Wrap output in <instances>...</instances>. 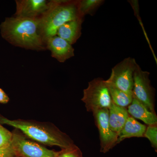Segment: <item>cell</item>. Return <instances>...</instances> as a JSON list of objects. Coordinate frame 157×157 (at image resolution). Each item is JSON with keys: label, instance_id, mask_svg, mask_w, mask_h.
<instances>
[{"label": "cell", "instance_id": "1", "mask_svg": "<svg viewBox=\"0 0 157 157\" xmlns=\"http://www.w3.org/2000/svg\"><path fill=\"white\" fill-rule=\"evenodd\" d=\"M3 38L15 46L31 50L45 49L40 18L18 17H8L0 25Z\"/></svg>", "mask_w": 157, "mask_h": 157}, {"label": "cell", "instance_id": "2", "mask_svg": "<svg viewBox=\"0 0 157 157\" xmlns=\"http://www.w3.org/2000/svg\"><path fill=\"white\" fill-rule=\"evenodd\" d=\"M0 124L14 127L32 140L50 146L67 148L74 145L70 137L53 124L33 120H10L0 115Z\"/></svg>", "mask_w": 157, "mask_h": 157}, {"label": "cell", "instance_id": "3", "mask_svg": "<svg viewBox=\"0 0 157 157\" xmlns=\"http://www.w3.org/2000/svg\"><path fill=\"white\" fill-rule=\"evenodd\" d=\"M77 5V1H53L50 9L40 18L45 42L48 38L56 36L59 28L66 22L81 17L78 15Z\"/></svg>", "mask_w": 157, "mask_h": 157}, {"label": "cell", "instance_id": "4", "mask_svg": "<svg viewBox=\"0 0 157 157\" xmlns=\"http://www.w3.org/2000/svg\"><path fill=\"white\" fill-rule=\"evenodd\" d=\"M88 112H94L103 109H109L112 101L106 81L103 78H94L89 82L83 90L82 99Z\"/></svg>", "mask_w": 157, "mask_h": 157}, {"label": "cell", "instance_id": "5", "mask_svg": "<svg viewBox=\"0 0 157 157\" xmlns=\"http://www.w3.org/2000/svg\"><path fill=\"white\" fill-rule=\"evenodd\" d=\"M150 73L143 71L137 64L133 75V97L151 112L155 109V90L151 84Z\"/></svg>", "mask_w": 157, "mask_h": 157}, {"label": "cell", "instance_id": "6", "mask_svg": "<svg viewBox=\"0 0 157 157\" xmlns=\"http://www.w3.org/2000/svg\"><path fill=\"white\" fill-rule=\"evenodd\" d=\"M11 144L18 157H56L57 151L30 140L18 130L12 132Z\"/></svg>", "mask_w": 157, "mask_h": 157}, {"label": "cell", "instance_id": "7", "mask_svg": "<svg viewBox=\"0 0 157 157\" xmlns=\"http://www.w3.org/2000/svg\"><path fill=\"white\" fill-rule=\"evenodd\" d=\"M137 64L133 58L124 59L112 68L111 75L107 81L124 92L133 95V75Z\"/></svg>", "mask_w": 157, "mask_h": 157}, {"label": "cell", "instance_id": "8", "mask_svg": "<svg viewBox=\"0 0 157 157\" xmlns=\"http://www.w3.org/2000/svg\"><path fill=\"white\" fill-rule=\"evenodd\" d=\"M93 113L100 134V151L106 153L117 144L118 135L109 127V109H100Z\"/></svg>", "mask_w": 157, "mask_h": 157}, {"label": "cell", "instance_id": "9", "mask_svg": "<svg viewBox=\"0 0 157 157\" xmlns=\"http://www.w3.org/2000/svg\"><path fill=\"white\" fill-rule=\"evenodd\" d=\"M15 16L30 18H39L50 9L53 1L17 0L15 1Z\"/></svg>", "mask_w": 157, "mask_h": 157}, {"label": "cell", "instance_id": "10", "mask_svg": "<svg viewBox=\"0 0 157 157\" xmlns=\"http://www.w3.org/2000/svg\"><path fill=\"white\" fill-rule=\"evenodd\" d=\"M45 43L46 48L51 52L52 56L59 62L64 63L74 56L72 45L56 35L46 39Z\"/></svg>", "mask_w": 157, "mask_h": 157}, {"label": "cell", "instance_id": "11", "mask_svg": "<svg viewBox=\"0 0 157 157\" xmlns=\"http://www.w3.org/2000/svg\"><path fill=\"white\" fill-rule=\"evenodd\" d=\"M83 17H78L70 21L59 28L56 36L64 39L71 45L76 43L81 35Z\"/></svg>", "mask_w": 157, "mask_h": 157}, {"label": "cell", "instance_id": "12", "mask_svg": "<svg viewBox=\"0 0 157 157\" xmlns=\"http://www.w3.org/2000/svg\"><path fill=\"white\" fill-rule=\"evenodd\" d=\"M127 110L132 117L140 120L148 125L157 123L156 113L150 111L144 105L135 98H133L132 103L128 106Z\"/></svg>", "mask_w": 157, "mask_h": 157}, {"label": "cell", "instance_id": "13", "mask_svg": "<svg viewBox=\"0 0 157 157\" xmlns=\"http://www.w3.org/2000/svg\"><path fill=\"white\" fill-rule=\"evenodd\" d=\"M108 109L109 127L113 132L118 135L130 116L128 113L125 107H120L113 102Z\"/></svg>", "mask_w": 157, "mask_h": 157}, {"label": "cell", "instance_id": "14", "mask_svg": "<svg viewBox=\"0 0 157 157\" xmlns=\"http://www.w3.org/2000/svg\"><path fill=\"white\" fill-rule=\"evenodd\" d=\"M147 127L129 116L123 128L118 134L117 144L126 138L132 137H143Z\"/></svg>", "mask_w": 157, "mask_h": 157}, {"label": "cell", "instance_id": "15", "mask_svg": "<svg viewBox=\"0 0 157 157\" xmlns=\"http://www.w3.org/2000/svg\"><path fill=\"white\" fill-rule=\"evenodd\" d=\"M105 81L113 103L120 107L125 108L128 107L132 102L133 95L124 92L108 82L107 80Z\"/></svg>", "mask_w": 157, "mask_h": 157}, {"label": "cell", "instance_id": "16", "mask_svg": "<svg viewBox=\"0 0 157 157\" xmlns=\"http://www.w3.org/2000/svg\"><path fill=\"white\" fill-rule=\"evenodd\" d=\"M104 1L103 0H80L77 1L78 15L82 17L86 14L92 15Z\"/></svg>", "mask_w": 157, "mask_h": 157}, {"label": "cell", "instance_id": "17", "mask_svg": "<svg viewBox=\"0 0 157 157\" xmlns=\"http://www.w3.org/2000/svg\"><path fill=\"white\" fill-rule=\"evenodd\" d=\"M144 137H145L150 141L151 146L156 150L157 148V124L150 125L146 128Z\"/></svg>", "mask_w": 157, "mask_h": 157}, {"label": "cell", "instance_id": "18", "mask_svg": "<svg viewBox=\"0 0 157 157\" xmlns=\"http://www.w3.org/2000/svg\"><path fill=\"white\" fill-rule=\"evenodd\" d=\"M57 157H83L80 149L74 144L69 148L57 151Z\"/></svg>", "mask_w": 157, "mask_h": 157}, {"label": "cell", "instance_id": "19", "mask_svg": "<svg viewBox=\"0 0 157 157\" xmlns=\"http://www.w3.org/2000/svg\"><path fill=\"white\" fill-rule=\"evenodd\" d=\"M12 133L0 124V147L11 144Z\"/></svg>", "mask_w": 157, "mask_h": 157}, {"label": "cell", "instance_id": "20", "mask_svg": "<svg viewBox=\"0 0 157 157\" xmlns=\"http://www.w3.org/2000/svg\"><path fill=\"white\" fill-rule=\"evenodd\" d=\"M16 157L17 156L11 143L8 145L0 147V157Z\"/></svg>", "mask_w": 157, "mask_h": 157}, {"label": "cell", "instance_id": "21", "mask_svg": "<svg viewBox=\"0 0 157 157\" xmlns=\"http://www.w3.org/2000/svg\"><path fill=\"white\" fill-rule=\"evenodd\" d=\"M10 99L9 96L2 89L0 88V103L3 104H7Z\"/></svg>", "mask_w": 157, "mask_h": 157}, {"label": "cell", "instance_id": "22", "mask_svg": "<svg viewBox=\"0 0 157 157\" xmlns=\"http://www.w3.org/2000/svg\"></svg>", "mask_w": 157, "mask_h": 157}, {"label": "cell", "instance_id": "23", "mask_svg": "<svg viewBox=\"0 0 157 157\" xmlns=\"http://www.w3.org/2000/svg\"></svg>", "mask_w": 157, "mask_h": 157}]
</instances>
